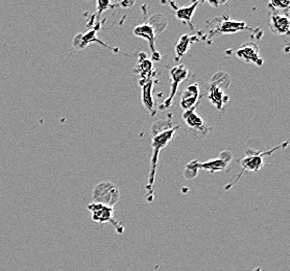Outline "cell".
<instances>
[{"label":"cell","mask_w":290,"mask_h":271,"mask_svg":"<svg viewBox=\"0 0 290 271\" xmlns=\"http://www.w3.org/2000/svg\"><path fill=\"white\" fill-rule=\"evenodd\" d=\"M88 210L91 213L92 220L98 223H110L118 235L124 233V226L121 222L115 219V209L106 205L92 203L88 205Z\"/></svg>","instance_id":"cell-3"},{"label":"cell","mask_w":290,"mask_h":271,"mask_svg":"<svg viewBox=\"0 0 290 271\" xmlns=\"http://www.w3.org/2000/svg\"><path fill=\"white\" fill-rule=\"evenodd\" d=\"M237 58L246 62V63H254L256 65L261 66L263 63V60L260 58L259 54V47L257 44L253 42H248L243 44L237 51Z\"/></svg>","instance_id":"cell-8"},{"label":"cell","mask_w":290,"mask_h":271,"mask_svg":"<svg viewBox=\"0 0 290 271\" xmlns=\"http://www.w3.org/2000/svg\"><path fill=\"white\" fill-rule=\"evenodd\" d=\"M151 27H153V30L155 31L156 35H159L161 33H163L165 30H166L167 27V19L162 14H156V15L151 16L147 22Z\"/></svg>","instance_id":"cell-19"},{"label":"cell","mask_w":290,"mask_h":271,"mask_svg":"<svg viewBox=\"0 0 290 271\" xmlns=\"http://www.w3.org/2000/svg\"><path fill=\"white\" fill-rule=\"evenodd\" d=\"M208 2L212 7H218L220 4V0H208Z\"/></svg>","instance_id":"cell-25"},{"label":"cell","mask_w":290,"mask_h":271,"mask_svg":"<svg viewBox=\"0 0 290 271\" xmlns=\"http://www.w3.org/2000/svg\"><path fill=\"white\" fill-rule=\"evenodd\" d=\"M119 198V189L112 182H101L93 189V203L114 208Z\"/></svg>","instance_id":"cell-4"},{"label":"cell","mask_w":290,"mask_h":271,"mask_svg":"<svg viewBox=\"0 0 290 271\" xmlns=\"http://www.w3.org/2000/svg\"><path fill=\"white\" fill-rule=\"evenodd\" d=\"M247 28V25L243 21L224 20L219 24L217 32L220 34H235L240 31H245Z\"/></svg>","instance_id":"cell-16"},{"label":"cell","mask_w":290,"mask_h":271,"mask_svg":"<svg viewBox=\"0 0 290 271\" xmlns=\"http://www.w3.org/2000/svg\"><path fill=\"white\" fill-rule=\"evenodd\" d=\"M136 72L139 73V83H142L150 78L151 75L154 74L153 72V63H151L150 60L146 58L145 53H141L139 55V62H138V66L136 68Z\"/></svg>","instance_id":"cell-14"},{"label":"cell","mask_w":290,"mask_h":271,"mask_svg":"<svg viewBox=\"0 0 290 271\" xmlns=\"http://www.w3.org/2000/svg\"><path fill=\"white\" fill-rule=\"evenodd\" d=\"M111 6V3H110V0H98V11L99 14H101L103 11L107 10Z\"/></svg>","instance_id":"cell-23"},{"label":"cell","mask_w":290,"mask_h":271,"mask_svg":"<svg viewBox=\"0 0 290 271\" xmlns=\"http://www.w3.org/2000/svg\"><path fill=\"white\" fill-rule=\"evenodd\" d=\"M228 2V0H220V4L219 5H224V4H226Z\"/></svg>","instance_id":"cell-26"},{"label":"cell","mask_w":290,"mask_h":271,"mask_svg":"<svg viewBox=\"0 0 290 271\" xmlns=\"http://www.w3.org/2000/svg\"><path fill=\"white\" fill-rule=\"evenodd\" d=\"M209 101L218 109L222 110L224 108V105L228 101V97L225 94V90L223 88L218 87V85L214 83H210L209 93H208Z\"/></svg>","instance_id":"cell-15"},{"label":"cell","mask_w":290,"mask_h":271,"mask_svg":"<svg viewBox=\"0 0 290 271\" xmlns=\"http://www.w3.org/2000/svg\"><path fill=\"white\" fill-rule=\"evenodd\" d=\"M287 145V143L283 144V145H279L273 149H270L268 151H263V152H255V153H248L245 158H243L240 161V165L242 167V171L241 172L235 177L234 182L228 184L227 186H225V190L228 191L230 190L235 184H236L240 177L245 173V172H259V171L263 168L264 166V158L267 155H270L271 153L278 151L280 149H282L283 147H285Z\"/></svg>","instance_id":"cell-2"},{"label":"cell","mask_w":290,"mask_h":271,"mask_svg":"<svg viewBox=\"0 0 290 271\" xmlns=\"http://www.w3.org/2000/svg\"><path fill=\"white\" fill-rule=\"evenodd\" d=\"M200 96V87L198 83H192L184 90L181 96V108L184 111L191 110L197 107Z\"/></svg>","instance_id":"cell-10"},{"label":"cell","mask_w":290,"mask_h":271,"mask_svg":"<svg viewBox=\"0 0 290 271\" xmlns=\"http://www.w3.org/2000/svg\"><path fill=\"white\" fill-rule=\"evenodd\" d=\"M271 31L277 35H287L290 30V21L287 15L274 13L270 18Z\"/></svg>","instance_id":"cell-13"},{"label":"cell","mask_w":290,"mask_h":271,"mask_svg":"<svg viewBox=\"0 0 290 271\" xmlns=\"http://www.w3.org/2000/svg\"><path fill=\"white\" fill-rule=\"evenodd\" d=\"M120 4L123 7H130V6H133L134 0H120Z\"/></svg>","instance_id":"cell-24"},{"label":"cell","mask_w":290,"mask_h":271,"mask_svg":"<svg viewBox=\"0 0 290 271\" xmlns=\"http://www.w3.org/2000/svg\"><path fill=\"white\" fill-rule=\"evenodd\" d=\"M198 5H199L198 2H196V3H193L191 6L177 9L176 12H175L176 18H177L178 20H182V21L187 22V23L190 24L191 27L193 28V25H192V17H193V15H195V12H196V9H197Z\"/></svg>","instance_id":"cell-18"},{"label":"cell","mask_w":290,"mask_h":271,"mask_svg":"<svg viewBox=\"0 0 290 271\" xmlns=\"http://www.w3.org/2000/svg\"><path fill=\"white\" fill-rule=\"evenodd\" d=\"M183 118L191 131L202 133V136H205L208 133V126H207L205 121L198 115L196 108L185 111Z\"/></svg>","instance_id":"cell-9"},{"label":"cell","mask_w":290,"mask_h":271,"mask_svg":"<svg viewBox=\"0 0 290 271\" xmlns=\"http://www.w3.org/2000/svg\"><path fill=\"white\" fill-rule=\"evenodd\" d=\"M269 5L277 10H287L290 6V0H269Z\"/></svg>","instance_id":"cell-22"},{"label":"cell","mask_w":290,"mask_h":271,"mask_svg":"<svg viewBox=\"0 0 290 271\" xmlns=\"http://www.w3.org/2000/svg\"><path fill=\"white\" fill-rule=\"evenodd\" d=\"M210 83H214V84L218 85V87L223 88L224 90H227L230 87V84H231V79H230V76L227 73L218 72L212 77Z\"/></svg>","instance_id":"cell-20"},{"label":"cell","mask_w":290,"mask_h":271,"mask_svg":"<svg viewBox=\"0 0 290 271\" xmlns=\"http://www.w3.org/2000/svg\"><path fill=\"white\" fill-rule=\"evenodd\" d=\"M96 34H98V31L96 30H92V31H89L87 32L86 34H79L77 35L74 40H73V46L76 48V49H85L89 44H92V43H100V44H102L104 47H108L110 48L106 43H104L103 41H101L98 36H96Z\"/></svg>","instance_id":"cell-12"},{"label":"cell","mask_w":290,"mask_h":271,"mask_svg":"<svg viewBox=\"0 0 290 271\" xmlns=\"http://www.w3.org/2000/svg\"><path fill=\"white\" fill-rule=\"evenodd\" d=\"M134 35L137 37H139V38L145 39L148 42V45H149V48L151 50V53H153L154 60L159 61L161 59L160 53L156 49V37H157V35L155 34V31L153 30V27H151L148 23H143L141 25H138L135 27Z\"/></svg>","instance_id":"cell-7"},{"label":"cell","mask_w":290,"mask_h":271,"mask_svg":"<svg viewBox=\"0 0 290 271\" xmlns=\"http://www.w3.org/2000/svg\"><path fill=\"white\" fill-rule=\"evenodd\" d=\"M142 88V104L145 109L150 113L151 116L156 113V105L153 97V88H154V79L150 78L142 83H139Z\"/></svg>","instance_id":"cell-11"},{"label":"cell","mask_w":290,"mask_h":271,"mask_svg":"<svg viewBox=\"0 0 290 271\" xmlns=\"http://www.w3.org/2000/svg\"><path fill=\"white\" fill-rule=\"evenodd\" d=\"M178 128L179 126H173L169 128V130L153 134V143H151V145H153V155H151L150 171H149L148 179H147V184L145 187L146 188L145 198L147 203H153L156 198L155 182H156V174H157L160 152L163 148H165L168 145V143L173 139Z\"/></svg>","instance_id":"cell-1"},{"label":"cell","mask_w":290,"mask_h":271,"mask_svg":"<svg viewBox=\"0 0 290 271\" xmlns=\"http://www.w3.org/2000/svg\"><path fill=\"white\" fill-rule=\"evenodd\" d=\"M232 161V153L230 151H224L219 154L218 158L212 159L204 163H198L199 170L208 171L210 173L215 172H223V171H228L230 162Z\"/></svg>","instance_id":"cell-6"},{"label":"cell","mask_w":290,"mask_h":271,"mask_svg":"<svg viewBox=\"0 0 290 271\" xmlns=\"http://www.w3.org/2000/svg\"><path fill=\"white\" fill-rule=\"evenodd\" d=\"M198 161H192L190 162L185 169V172H184V176L187 179H193L196 178L198 173H199V168H198Z\"/></svg>","instance_id":"cell-21"},{"label":"cell","mask_w":290,"mask_h":271,"mask_svg":"<svg viewBox=\"0 0 290 271\" xmlns=\"http://www.w3.org/2000/svg\"><path fill=\"white\" fill-rule=\"evenodd\" d=\"M197 40L198 38L196 36H190V35L182 36L175 47V54H176L175 59L178 61L182 58V56H184L188 52L192 43H195Z\"/></svg>","instance_id":"cell-17"},{"label":"cell","mask_w":290,"mask_h":271,"mask_svg":"<svg viewBox=\"0 0 290 271\" xmlns=\"http://www.w3.org/2000/svg\"><path fill=\"white\" fill-rule=\"evenodd\" d=\"M170 77H171V89L168 97L165 99L161 106V109H167L171 106L173 98L177 93L178 85L185 81L189 76V70L184 65H177L170 69Z\"/></svg>","instance_id":"cell-5"}]
</instances>
